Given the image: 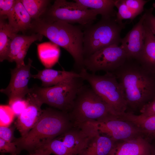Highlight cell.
Masks as SVG:
<instances>
[{
    "label": "cell",
    "instance_id": "6",
    "mask_svg": "<svg viewBox=\"0 0 155 155\" xmlns=\"http://www.w3.org/2000/svg\"><path fill=\"white\" fill-rule=\"evenodd\" d=\"M79 73L116 115L126 112L127 106L123 88L112 73L97 75L89 73L84 67Z\"/></svg>",
    "mask_w": 155,
    "mask_h": 155
},
{
    "label": "cell",
    "instance_id": "14",
    "mask_svg": "<svg viewBox=\"0 0 155 155\" xmlns=\"http://www.w3.org/2000/svg\"><path fill=\"white\" fill-rule=\"evenodd\" d=\"M118 142L108 136L100 134L94 128L85 147L78 155H109Z\"/></svg>",
    "mask_w": 155,
    "mask_h": 155
},
{
    "label": "cell",
    "instance_id": "31",
    "mask_svg": "<svg viewBox=\"0 0 155 155\" xmlns=\"http://www.w3.org/2000/svg\"><path fill=\"white\" fill-rule=\"evenodd\" d=\"M0 152L3 154L9 153L11 155H17L20 152L13 142L6 141L0 138Z\"/></svg>",
    "mask_w": 155,
    "mask_h": 155
},
{
    "label": "cell",
    "instance_id": "22",
    "mask_svg": "<svg viewBox=\"0 0 155 155\" xmlns=\"http://www.w3.org/2000/svg\"><path fill=\"white\" fill-rule=\"evenodd\" d=\"M0 20V61L2 62L7 59L10 43L17 34L16 32L5 21Z\"/></svg>",
    "mask_w": 155,
    "mask_h": 155
},
{
    "label": "cell",
    "instance_id": "23",
    "mask_svg": "<svg viewBox=\"0 0 155 155\" xmlns=\"http://www.w3.org/2000/svg\"><path fill=\"white\" fill-rule=\"evenodd\" d=\"M43 36L41 34L35 33L30 36L17 34L10 43L6 60L10 62L14 61L16 55L25 45L36 41H41Z\"/></svg>",
    "mask_w": 155,
    "mask_h": 155
},
{
    "label": "cell",
    "instance_id": "27",
    "mask_svg": "<svg viewBox=\"0 0 155 155\" xmlns=\"http://www.w3.org/2000/svg\"><path fill=\"white\" fill-rule=\"evenodd\" d=\"M141 129L149 139L155 138V115L142 117L140 121Z\"/></svg>",
    "mask_w": 155,
    "mask_h": 155
},
{
    "label": "cell",
    "instance_id": "8",
    "mask_svg": "<svg viewBox=\"0 0 155 155\" xmlns=\"http://www.w3.org/2000/svg\"><path fill=\"white\" fill-rule=\"evenodd\" d=\"M97 15L94 10L83 7L75 2L56 0L41 18L49 22L60 21L70 24L77 23L84 27L92 24Z\"/></svg>",
    "mask_w": 155,
    "mask_h": 155
},
{
    "label": "cell",
    "instance_id": "34",
    "mask_svg": "<svg viewBox=\"0 0 155 155\" xmlns=\"http://www.w3.org/2000/svg\"><path fill=\"white\" fill-rule=\"evenodd\" d=\"M14 128L13 127L0 126V138L7 142H13L15 140Z\"/></svg>",
    "mask_w": 155,
    "mask_h": 155
},
{
    "label": "cell",
    "instance_id": "21",
    "mask_svg": "<svg viewBox=\"0 0 155 155\" xmlns=\"http://www.w3.org/2000/svg\"><path fill=\"white\" fill-rule=\"evenodd\" d=\"M39 58L46 68H51L59 60L60 50L58 46L52 43H43L37 45Z\"/></svg>",
    "mask_w": 155,
    "mask_h": 155
},
{
    "label": "cell",
    "instance_id": "10",
    "mask_svg": "<svg viewBox=\"0 0 155 155\" xmlns=\"http://www.w3.org/2000/svg\"><path fill=\"white\" fill-rule=\"evenodd\" d=\"M90 123L100 134L108 136L117 142L126 141L140 136L144 137L134 124L117 118Z\"/></svg>",
    "mask_w": 155,
    "mask_h": 155
},
{
    "label": "cell",
    "instance_id": "36",
    "mask_svg": "<svg viewBox=\"0 0 155 155\" xmlns=\"http://www.w3.org/2000/svg\"><path fill=\"white\" fill-rule=\"evenodd\" d=\"M140 112V115L144 117L155 115V98L145 105Z\"/></svg>",
    "mask_w": 155,
    "mask_h": 155
},
{
    "label": "cell",
    "instance_id": "11",
    "mask_svg": "<svg viewBox=\"0 0 155 155\" xmlns=\"http://www.w3.org/2000/svg\"><path fill=\"white\" fill-rule=\"evenodd\" d=\"M28 60L27 65L11 69V78L8 85L5 88L0 90L1 92L8 96L9 101L25 98V96L32 90V88H28V84L32 78L30 69L32 61L30 58Z\"/></svg>",
    "mask_w": 155,
    "mask_h": 155
},
{
    "label": "cell",
    "instance_id": "37",
    "mask_svg": "<svg viewBox=\"0 0 155 155\" xmlns=\"http://www.w3.org/2000/svg\"><path fill=\"white\" fill-rule=\"evenodd\" d=\"M51 154V152L48 149L42 147L36 149L28 155H50ZM1 155H5L4 154L1 153Z\"/></svg>",
    "mask_w": 155,
    "mask_h": 155
},
{
    "label": "cell",
    "instance_id": "9",
    "mask_svg": "<svg viewBox=\"0 0 155 155\" xmlns=\"http://www.w3.org/2000/svg\"><path fill=\"white\" fill-rule=\"evenodd\" d=\"M127 59L125 51L120 46L111 45L84 58V67L93 73L101 71L112 72L121 66Z\"/></svg>",
    "mask_w": 155,
    "mask_h": 155
},
{
    "label": "cell",
    "instance_id": "12",
    "mask_svg": "<svg viewBox=\"0 0 155 155\" xmlns=\"http://www.w3.org/2000/svg\"><path fill=\"white\" fill-rule=\"evenodd\" d=\"M28 106L18 117L15 126L21 137L25 136L34 126L42 113L43 104L37 94L32 91L27 94Z\"/></svg>",
    "mask_w": 155,
    "mask_h": 155
},
{
    "label": "cell",
    "instance_id": "2",
    "mask_svg": "<svg viewBox=\"0 0 155 155\" xmlns=\"http://www.w3.org/2000/svg\"><path fill=\"white\" fill-rule=\"evenodd\" d=\"M73 127L68 113L47 108L42 110L36 123L25 136L13 142L20 152L26 150L30 154Z\"/></svg>",
    "mask_w": 155,
    "mask_h": 155
},
{
    "label": "cell",
    "instance_id": "28",
    "mask_svg": "<svg viewBox=\"0 0 155 155\" xmlns=\"http://www.w3.org/2000/svg\"><path fill=\"white\" fill-rule=\"evenodd\" d=\"M15 116L14 113L9 105H0V126H9Z\"/></svg>",
    "mask_w": 155,
    "mask_h": 155
},
{
    "label": "cell",
    "instance_id": "19",
    "mask_svg": "<svg viewBox=\"0 0 155 155\" xmlns=\"http://www.w3.org/2000/svg\"><path fill=\"white\" fill-rule=\"evenodd\" d=\"M7 18L9 24L18 33L24 32L31 28L32 19L20 0H16Z\"/></svg>",
    "mask_w": 155,
    "mask_h": 155
},
{
    "label": "cell",
    "instance_id": "13",
    "mask_svg": "<svg viewBox=\"0 0 155 155\" xmlns=\"http://www.w3.org/2000/svg\"><path fill=\"white\" fill-rule=\"evenodd\" d=\"M144 13L138 22L121 40L120 46L125 51L127 59H136L142 51L144 46Z\"/></svg>",
    "mask_w": 155,
    "mask_h": 155
},
{
    "label": "cell",
    "instance_id": "3",
    "mask_svg": "<svg viewBox=\"0 0 155 155\" xmlns=\"http://www.w3.org/2000/svg\"><path fill=\"white\" fill-rule=\"evenodd\" d=\"M30 30L45 36L66 50L73 59L77 68L80 70L84 67V34L80 27L60 21L49 22L40 18L32 21Z\"/></svg>",
    "mask_w": 155,
    "mask_h": 155
},
{
    "label": "cell",
    "instance_id": "1",
    "mask_svg": "<svg viewBox=\"0 0 155 155\" xmlns=\"http://www.w3.org/2000/svg\"><path fill=\"white\" fill-rule=\"evenodd\" d=\"M123 88L127 109L130 112L140 111L155 98V79L135 59H127L124 63L111 72Z\"/></svg>",
    "mask_w": 155,
    "mask_h": 155
},
{
    "label": "cell",
    "instance_id": "16",
    "mask_svg": "<svg viewBox=\"0 0 155 155\" xmlns=\"http://www.w3.org/2000/svg\"><path fill=\"white\" fill-rule=\"evenodd\" d=\"M153 147L143 136L118 142L109 155H153Z\"/></svg>",
    "mask_w": 155,
    "mask_h": 155
},
{
    "label": "cell",
    "instance_id": "30",
    "mask_svg": "<svg viewBox=\"0 0 155 155\" xmlns=\"http://www.w3.org/2000/svg\"><path fill=\"white\" fill-rule=\"evenodd\" d=\"M28 104L25 98L15 99L9 102V106L14 113L15 116L18 117L26 108Z\"/></svg>",
    "mask_w": 155,
    "mask_h": 155
},
{
    "label": "cell",
    "instance_id": "17",
    "mask_svg": "<svg viewBox=\"0 0 155 155\" xmlns=\"http://www.w3.org/2000/svg\"><path fill=\"white\" fill-rule=\"evenodd\" d=\"M144 39L143 48L135 59L146 70L155 76V37L144 21Z\"/></svg>",
    "mask_w": 155,
    "mask_h": 155
},
{
    "label": "cell",
    "instance_id": "38",
    "mask_svg": "<svg viewBox=\"0 0 155 155\" xmlns=\"http://www.w3.org/2000/svg\"><path fill=\"white\" fill-rule=\"evenodd\" d=\"M153 146V155H155V145L154 146Z\"/></svg>",
    "mask_w": 155,
    "mask_h": 155
},
{
    "label": "cell",
    "instance_id": "33",
    "mask_svg": "<svg viewBox=\"0 0 155 155\" xmlns=\"http://www.w3.org/2000/svg\"><path fill=\"white\" fill-rule=\"evenodd\" d=\"M153 8L145 10L144 22L155 37V16L153 14Z\"/></svg>",
    "mask_w": 155,
    "mask_h": 155
},
{
    "label": "cell",
    "instance_id": "7",
    "mask_svg": "<svg viewBox=\"0 0 155 155\" xmlns=\"http://www.w3.org/2000/svg\"><path fill=\"white\" fill-rule=\"evenodd\" d=\"M84 81L81 77L76 78L50 87H33L32 91L43 104L68 113Z\"/></svg>",
    "mask_w": 155,
    "mask_h": 155
},
{
    "label": "cell",
    "instance_id": "15",
    "mask_svg": "<svg viewBox=\"0 0 155 155\" xmlns=\"http://www.w3.org/2000/svg\"><path fill=\"white\" fill-rule=\"evenodd\" d=\"M92 128L88 124L73 127L62 135L64 145L73 155H78L85 147Z\"/></svg>",
    "mask_w": 155,
    "mask_h": 155
},
{
    "label": "cell",
    "instance_id": "29",
    "mask_svg": "<svg viewBox=\"0 0 155 155\" xmlns=\"http://www.w3.org/2000/svg\"><path fill=\"white\" fill-rule=\"evenodd\" d=\"M149 0H123L125 4L137 16L144 11V6Z\"/></svg>",
    "mask_w": 155,
    "mask_h": 155
},
{
    "label": "cell",
    "instance_id": "20",
    "mask_svg": "<svg viewBox=\"0 0 155 155\" xmlns=\"http://www.w3.org/2000/svg\"><path fill=\"white\" fill-rule=\"evenodd\" d=\"M77 4L86 9L94 10L102 18L116 17L114 9L115 0H75Z\"/></svg>",
    "mask_w": 155,
    "mask_h": 155
},
{
    "label": "cell",
    "instance_id": "18",
    "mask_svg": "<svg viewBox=\"0 0 155 155\" xmlns=\"http://www.w3.org/2000/svg\"><path fill=\"white\" fill-rule=\"evenodd\" d=\"M79 73L73 71L57 70L45 68L38 71V73L32 75V78L40 80L42 86L48 87L56 85L70 79L80 78Z\"/></svg>",
    "mask_w": 155,
    "mask_h": 155
},
{
    "label": "cell",
    "instance_id": "32",
    "mask_svg": "<svg viewBox=\"0 0 155 155\" xmlns=\"http://www.w3.org/2000/svg\"><path fill=\"white\" fill-rule=\"evenodd\" d=\"M16 0H0V18L5 19L13 7Z\"/></svg>",
    "mask_w": 155,
    "mask_h": 155
},
{
    "label": "cell",
    "instance_id": "5",
    "mask_svg": "<svg viewBox=\"0 0 155 155\" xmlns=\"http://www.w3.org/2000/svg\"><path fill=\"white\" fill-rule=\"evenodd\" d=\"M125 25L126 22H118L116 17H102L96 24L84 27V59L105 47L119 45L122 39L120 34Z\"/></svg>",
    "mask_w": 155,
    "mask_h": 155
},
{
    "label": "cell",
    "instance_id": "4",
    "mask_svg": "<svg viewBox=\"0 0 155 155\" xmlns=\"http://www.w3.org/2000/svg\"><path fill=\"white\" fill-rule=\"evenodd\" d=\"M68 113L73 127H78L88 123L117 118L109 107L91 87L84 85L80 90Z\"/></svg>",
    "mask_w": 155,
    "mask_h": 155
},
{
    "label": "cell",
    "instance_id": "24",
    "mask_svg": "<svg viewBox=\"0 0 155 155\" xmlns=\"http://www.w3.org/2000/svg\"><path fill=\"white\" fill-rule=\"evenodd\" d=\"M32 19H40L45 13L51 1L48 0H20Z\"/></svg>",
    "mask_w": 155,
    "mask_h": 155
},
{
    "label": "cell",
    "instance_id": "39",
    "mask_svg": "<svg viewBox=\"0 0 155 155\" xmlns=\"http://www.w3.org/2000/svg\"><path fill=\"white\" fill-rule=\"evenodd\" d=\"M153 7L155 9V3H153L152 4Z\"/></svg>",
    "mask_w": 155,
    "mask_h": 155
},
{
    "label": "cell",
    "instance_id": "35",
    "mask_svg": "<svg viewBox=\"0 0 155 155\" xmlns=\"http://www.w3.org/2000/svg\"><path fill=\"white\" fill-rule=\"evenodd\" d=\"M32 43H30L25 45L16 55L14 61L16 63V67H20L25 65L24 60L27 51Z\"/></svg>",
    "mask_w": 155,
    "mask_h": 155
},
{
    "label": "cell",
    "instance_id": "26",
    "mask_svg": "<svg viewBox=\"0 0 155 155\" xmlns=\"http://www.w3.org/2000/svg\"><path fill=\"white\" fill-rule=\"evenodd\" d=\"M115 5L118 9L116 19L119 23H122V20L125 19L133 21L137 16L128 7L123 0H115Z\"/></svg>",
    "mask_w": 155,
    "mask_h": 155
},
{
    "label": "cell",
    "instance_id": "25",
    "mask_svg": "<svg viewBox=\"0 0 155 155\" xmlns=\"http://www.w3.org/2000/svg\"><path fill=\"white\" fill-rule=\"evenodd\" d=\"M41 147L48 149L51 154L55 155H73L62 141L56 138L49 142Z\"/></svg>",
    "mask_w": 155,
    "mask_h": 155
}]
</instances>
